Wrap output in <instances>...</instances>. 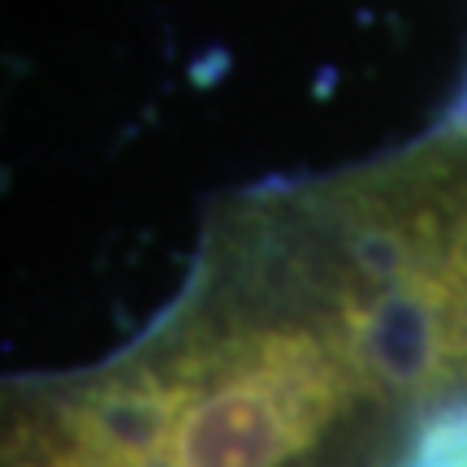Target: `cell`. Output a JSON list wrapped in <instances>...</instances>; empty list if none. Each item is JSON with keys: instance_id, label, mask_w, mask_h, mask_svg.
Masks as SVG:
<instances>
[{"instance_id": "obj_1", "label": "cell", "mask_w": 467, "mask_h": 467, "mask_svg": "<svg viewBox=\"0 0 467 467\" xmlns=\"http://www.w3.org/2000/svg\"><path fill=\"white\" fill-rule=\"evenodd\" d=\"M407 467H467V407H441L420 424Z\"/></svg>"}]
</instances>
